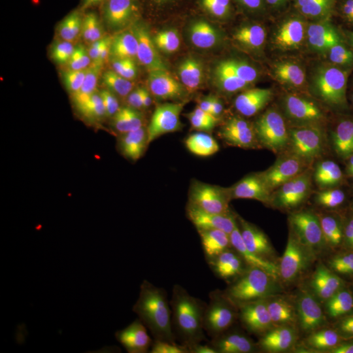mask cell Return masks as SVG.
Listing matches in <instances>:
<instances>
[{"label": "cell", "instance_id": "6da1fadb", "mask_svg": "<svg viewBox=\"0 0 353 353\" xmlns=\"http://www.w3.org/2000/svg\"><path fill=\"white\" fill-rule=\"evenodd\" d=\"M276 85L274 117L299 143L335 140V132L316 106L294 54L285 46H270L262 55Z\"/></svg>", "mask_w": 353, "mask_h": 353}, {"label": "cell", "instance_id": "7a4b0ae2", "mask_svg": "<svg viewBox=\"0 0 353 353\" xmlns=\"http://www.w3.org/2000/svg\"><path fill=\"white\" fill-rule=\"evenodd\" d=\"M275 24L270 0H211L207 6V37L224 61L242 59L259 50Z\"/></svg>", "mask_w": 353, "mask_h": 353}, {"label": "cell", "instance_id": "3957f363", "mask_svg": "<svg viewBox=\"0 0 353 353\" xmlns=\"http://www.w3.org/2000/svg\"><path fill=\"white\" fill-rule=\"evenodd\" d=\"M353 263V205L318 210L303 232L294 256L297 290L318 274Z\"/></svg>", "mask_w": 353, "mask_h": 353}, {"label": "cell", "instance_id": "277c9868", "mask_svg": "<svg viewBox=\"0 0 353 353\" xmlns=\"http://www.w3.org/2000/svg\"><path fill=\"white\" fill-rule=\"evenodd\" d=\"M294 170L306 192L321 201H353V160L336 140L299 143Z\"/></svg>", "mask_w": 353, "mask_h": 353}, {"label": "cell", "instance_id": "5b68a950", "mask_svg": "<svg viewBox=\"0 0 353 353\" xmlns=\"http://www.w3.org/2000/svg\"><path fill=\"white\" fill-rule=\"evenodd\" d=\"M296 287L294 258L284 254L274 261L245 268L240 281L245 309L265 322H274L288 307Z\"/></svg>", "mask_w": 353, "mask_h": 353}, {"label": "cell", "instance_id": "8992f818", "mask_svg": "<svg viewBox=\"0 0 353 353\" xmlns=\"http://www.w3.org/2000/svg\"><path fill=\"white\" fill-rule=\"evenodd\" d=\"M276 85L267 64H242L224 76L221 90V117H265L274 115Z\"/></svg>", "mask_w": 353, "mask_h": 353}, {"label": "cell", "instance_id": "52a82bcc", "mask_svg": "<svg viewBox=\"0 0 353 353\" xmlns=\"http://www.w3.org/2000/svg\"><path fill=\"white\" fill-rule=\"evenodd\" d=\"M225 249L234 263L249 268L287 254V234L275 219L243 214L225 233Z\"/></svg>", "mask_w": 353, "mask_h": 353}, {"label": "cell", "instance_id": "ba28073f", "mask_svg": "<svg viewBox=\"0 0 353 353\" xmlns=\"http://www.w3.org/2000/svg\"><path fill=\"white\" fill-rule=\"evenodd\" d=\"M166 36L160 21L138 28L115 54V68L127 81L147 85L163 70Z\"/></svg>", "mask_w": 353, "mask_h": 353}, {"label": "cell", "instance_id": "9c48e42d", "mask_svg": "<svg viewBox=\"0 0 353 353\" xmlns=\"http://www.w3.org/2000/svg\"><path fill=\"white\" fill-rule=\"evenodd\" d=\"M203 138V132L189 128H183L174 138L163 174L151 188L144 190L145 202L151 212L170 202L179 192L192 185L194 169L202 150Z\"/></svg>", "mask_w": 353, "mask_h": 353}, {"label": "cell", "instance_id": "30bf717a", "mask_svg": "<svg viewBox=\"0 0 353 353\" xmlns=\"http://www.w3.org/2000/svg\"><path fill=\"white\" fill-rule=\"evenodd\" d=\"M207 169L230 190L243 195L255 194L265 183L267 168L263 161L239 151L227 140H214L204 151Z\"/></svg>", "mask_w": 353, "mask_h": 353}, {"label": "cell", "instance_id": "8fae6325", "mask_svg": "<svg viewBox=\"0 0 353 353\" xmlns=\"http://www.w3.org/2000/svg\"><path fill=\"white\" fill-rule=\"evenodd\" d=\"M163 71L166 79L178 88L208 74L202 42L188 24L176 26L168 33Z\"/></svg>", "mask_w": 353, "mask_h": 353}, {"label": "cell", "instance_id": "7c38bea8", "mask_svg": "<svg viewBox=\"0 0 353 353\" xmlns=\"http://www.w3.org/2000/svg\"><path fill=\"white\" fill-rule=\"evenodd\" d=\"M154 220L176 239H198L212 230L199 186L191 185L163 207L152 211Z\"/></svg>", "mask_w": 353, "mask_h": 353}, {"label": "cell", "instance_id": "4fadbf2b", "mask_svg": "<svg viewBox=\"0 0 353 353\" xmlns=\"http://www.w3.org/2000/svg\"><path fill=\"white\" fill-rule=\"evenodd\" d=\"M305 76L309 88L318 101L335 108L352 103V59L338 58L321 62Z\"/></svg>", "mask_w": 353, "mask_h": 353}, {"label": "cell", "instance_id": "5bb4252c", "mask_svg": "<svg viewBox=\"0 0 353 353\" xmlns=\"http://www.w3.org/2000/svg\"><path fill=\"white\" fill-rule=\"evenodd\" d=\"M224 139L239 151L265 161L275 150L274 130L265 117H221Z\"/></svg>", "mask_w": 353, "mask_h": 353}, {"label": "cell", "instance_id": "9a60e30c", "mask_svg": "<svg viewBox=\"0 0 353 353\" xmlns=\"http://www.w3.org/2000/svg\"><path fill=\"white\" fill-rule=\"evenodd\" d=\"M183 119L176 108V97L160 88L153 90L137 126V139H173L183 130Z\"/></svg>", "mask_w": 353, "mask_h": 353}, {"label": "cell", "instance_id": "2e32d148", "mask_svg": "<svg viewBox=\"0 0 353 353\" xmlns=\"http://www.w3.org/2000/svg\"><path fill=\"white\" fill-rule=\"evenodd\" d=\"M147 85L123 80L106 90L102 99V114L117 128H134L150 99Z\"/></svg>", "mask_w": 353, "mask_h": 353}, {"label": "cell", "instance_id": "e0dca14e", "mask_svg": "<svg viewBox=\"0 0 353 353\" xmlns=\"http://www.w3.org/2000/svg\"><path fill=\"white\" fill-rule=\"evenodd\" d=\"M173 139H135L127 145V163L137 182L143 189L151 188L161 176L170 157Z\"/></svg>", "mask_w": 353, "mask_h": 353}, {"label": "cell", "instance_id": "ac0fdd59", "mask_svg": "<svg viewBox=\"0 0 353 353\" xmlns=\"http://www.w3.org/2000/svg\"><path fill=\"white\" fill-rule=\"evenodd\" d=\"M212 232L227 233L240 217V210L232 190L217 179H204L199 185Z\"/></svg>", "mask_w": 353, "mask_h": 353}, {"label": "cell", "instance_id": "d6986e66", "mask_svg": "<svg viewBox=\"0 0 353 353\" xmlns=\"http://www.w3.org/2000/svg\"><path fill=\"white\" fill-rule=\"evenodd\" d=\"M224 75L219 72H210L207 87L204 89L199 112L194 125V131L205 134L210 126L214 123L221 108V90H223Z\"/></svg>", "mask_w": 353, "mask_h": 353}, {"label": "cell", "instance_id": "ffe728a7", "mask_svg": "<svg viewBox=\"0 0 353 353\" xmlns=\"http://www.w3.org/2000/svg\"><path fill=\"white\" fill-rule=\"evenodd\" d=\"M284 178L285 176H274L265 181L255 191L254 203L256 207V212L275 220L287 217L284 204Z\"/></svg>", "mask_w": 353, "mask_h": 353}, {"label": "cell", "instance_id": "44dd1931", "mask_svg": "<svg viewBox=\"0 0 353 353\" xmlns=\"http://www.w3.org/2000/svg\"><path fill=\"white\" fill-rule=\"evenodd\" d=\"M208 74L202 79H199L196 81H192L188 85L179 88V93L176 97V102L178 112L183 119V125H185L183 128H189V130L194 128L196 117H198V112H199V105H201L203 93H204V89L207 87Z\"/></svg>", "mask_w": 353, "mask_h": 353}, {"label": "cell", "instance_id": "7402d4cb", "mask_svg": "<svg viewBox=\"0 0 353 353\" xmlns=\"http://www.w3.org/2000/svg\"><path fill=\"white\" fill-rule=\"evenodd\" d=\"M284 204L287 217H296L303 212L305 207L303 189L292 176H285L284 178Z\"/></svg>", "mask_w": 353, "mask_h": 353}, {"label": "cell", "instance_id": "603a6c76", "mask_svg": "<svg viewBox=\"0 0 353 353\" xmlns=\"http://www.w3.org/2000/svg\"><path fill=\"white\" fill-rule=\"evenodd\" d=\"M211 0H165L164 13L165 20H172L185 13L196 11L202 7H207Z\"/></svg>", "mask_w": 353, "mask_h": 353}, {"label": "cell", "instance_id": "cb8c5ba5", "mask_svg": "<svg viewBox=\"0 0 353 353\" xmlns=\"http://www.w3.org/2000/svg\"><path fill=\"white\" fill-rule=\"evenodd\" d=\"M312 1L316 4V6H326V4H331V3H334L336 0H312Z\"/></svg>", "mask_w": 353, "mask_h": 353}]
</instances>
